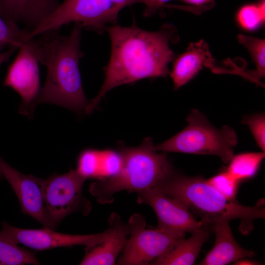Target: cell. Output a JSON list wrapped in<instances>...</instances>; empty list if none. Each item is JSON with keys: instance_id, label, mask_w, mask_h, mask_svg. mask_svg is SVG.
Listing matches in <instances>:
<instances>
[{"instance_id": "18", "label": "cell", "mask_w": 265, "mask_h": 265, "mask_svg": "<svg viewBox=\"0 0 265 265\" xmlns=\"http://www.w3.org/2000/svg\"><path fill=\"white\" fill-rule=\"evenodd\" d=\"M265 156L263 152L244 153L233 156L226 171L239 182L250 179L257 173Z\"/></svg>"}, {"instance_id": "14", "label": "cell", "mask_w": 265, "mask_h": 265, "mask_svg": "<svg viewBox=\"0 0 265 265\" xmlns=\"http://www.w3.org/2000/svg\"><path fill=\"white\" fill-rule=\"evenodd\" d=\"M212 60L208 44L204 40L190 43L186 51L176 56L169 73L174 88L177 90L191 80Z\"/></svg>"}, {"instance_id": "17", "label": "cell", "mask_w": 265, "mask_h": 265, "mask_svg": "<svg viewBox=\"0 0 265 265\" xmlns=\"http://www.w3.org/2000/svg\"><path fill=\"white\" fill-rule=\"evenodd\" d=\"M32 38L28 30L0 15V66Z\"/></svg>"}, {"instance_id": "27", "label": "cell", "mask_w": 265, "mask_h": 265, "mask_svg": "<svg viewBox=\"0 0 265 265\" xmlns=\"http://www.w3.org/2000/svg\"><path fill=\"white\" fill-rule=\"evenodd\" d=\"M234 265H259V264L256 262L252 260H250L247 258H242L234 262Z\"/></svg>"}, {"instance_id": "19", "label": "cell", "mask_w": 265, "mask_h": 265, "mask_svg": "<svg viewBox=\"0 0 265 265\" xmlns=\"http://www.w3.org/2000/svg\"><path fill=\"white\" fill-rule=\"evenodd\" d=\"M238 39L249 52L256 69L251 71L249 75L257 80L265 75V41L257 37L239 34Z\"/></svg>"}, {"instance_id": "25", "label": "cell", "mask_w": 265, "mask_h": 265, "mask_svg": "<svg viewBox=\"0 0 265 265\" xmlns=\"http://www.w3.org/2000/svg\"><path fill=\"white\" fill-rule=\"evenodd\" d=\"M172 0H143L145 5L143 15L145 17L152 16L156 13L161 7H164L166 3Z\"/></svg>"}, {"instance_id": "6", "label": "cell", "mask_w": 265, "mask_h": 265, "mask_svg": "<svg viewBox=\"0 0 265 265\" xmlns=\"http://www.w3.org/2000/svg\"><path fill=\"white\" fill-rule=\"evenodd\" d=\"M143 0H64L55 11L30 32L35 37L48 30L59 29L64 25L78 23L82 27L101 33L106 26L115 24L124 8Z\"/></svg>"}, {"instance_id": "1", "label": "cell", "mask_w": 265, "mask_h": 265, "mask_svg": "<svg viewBox=\"0 0 265 265\" xmlns=\"http://www.w3.org/2000/svg\"><path fill=\"white\" fill-rule=\"evenodd\" d=\"M111 42L109 60L104 82L97 95L89 102L85 113H91L110 90L146 78L165 77L169 64L177 56L170 43L177 41L176 27L165 24L155 31L135 25L106 26Z\"/></svg>"}, {"instance_id": "26", "label": "cell", "mask_w": 265, "mask_h": 265, "mask_svg": "<svg viewBox=\"0 0 265 265\" xmlns=\"http://www.w3.org/2000/svg\"><path fill=\"white\" fill-rule=\"evenodd\" d=\"M185 2L193 4L196 6H206L212 5L209 4L213 1V0H182Z\"/></svg>"}, {"instance_id": "16", "label": "cell", "mask_w": 265, "mask_h": 265, "mask_svg": "<svg viewBox=\"0 0 265 265\" xmlns=\"http://www.w3.org/2000/svg\"><path fill=\"white\" fill-rule=\"evenodd\" d=\"M208 227L192 233L187 239H180L169 250L150 264L156 265H191L197 259L203 244L209 238Z\"/></svg>"}, {"instance_id": "11", "label": "cell", "mask_w": 265, "mask_h": 265, "mask_svg": "<svg viewBox=\"0 0 265 265\" xmlns=\"http://www.w3.org/2000/svg\"><path fill=\"white\" fill-rule=\"evenodd\" d=\"M38 61L24 45L8 67L3 81V85L10 87L21 97L18 107L20 114L28 117L32 116L34 104L39 94L40 77Z\"/></svg>"}, {"instance_id": "24", "label": "cell", "mask_w": 265, "mask_h": 265, "mask_svg": "<svg viewBox=\"0 0 265 265\" xmlns=\"http://www.w3.org/2000/svg\"><path fill=\"white\" fill-rule=\"evenodd\" d=\"M243 124L249 127L258 146L265 151V117L263 113L244 117Z\"/></svg>"}, {"instance_id": "15", "label": "cell", "mask_w": 265, "mask_h": 265, "mask_svg": "<svg viewBox=\"0 0 265 265\" xmlns=\"http://www.w3.org/2000/svg\"><path fill=\"white\" fill-rule=\"evenodd\" d=\"M212 227L215 235L214 244L199 265H225L253 256L252 251L245 249L237 242L229 221L217 222Z\"/></svg>"}, {"instance_id": "12", "label": "cell", "mask_w": 265, "mask_h": 265, "mask_svg": "<svg viewBox=\"0 0 265 265\" xmlns=\"http://www.w3.org/2000/svg\"><path fill=\"white\" fill-rule=\"evenodd\" d=\"M0 173L8 181L16 194L22 213L32 217L44 227L54 230L44 206V179L19 172L0 156Z\"/></svg>"}, {"instance_id": "22", "label": "cell", "mask_w": 265, "mask_h": 265, "mask_svg": "<svg viewBox=\"0 0 265 265\" xmlns=\"http://www.w3.org/2000/svg\"><path fill=\"white\" fill-rule=\"evenodd\" d=\"M102 166L101 150L88 148L83 150L79 155L77 171L85 179L100 177Z\"/></svg>"}, {"instance_id": "4", "label": "cell", "mask_w": 265, "mask_h": 265, "mask_svg": "<svg viewBox=\"0 0 265 265\" xmlns=\"http://www.w3.org/2000/svg\"><path fill=\"white\" fill-rule=\"evenodd\" d=\"M154 187L182 203L208 227L236 219L251 222L265 216L263 204L251 207L230 201L203 178L186 177L174 171Z\"/></svg>"}, {"instance_id": "10", "label": "cell", "mask_w": 265, "mask_h": 265, "mask_svg": "<svg viewBox=\"0 0 265 265\" xmlns=\"http://www.w3.org/2000/svg\"><path fill=\"white\" fill-rule=\"evenodd\" d=\"M107 233L106 229L95 234L70 235L58 233L45 227L39 229L19 228L3 222L0 238L13 244H21L34 250H43L76 245H94L102 242Z\"/></svg>"}, {"instance_id": "7", "label": "cell", "mask_w": 265, "mask_h": 265, "mask_svg": "<svg viewBox=\"0 0 265 265\" xmlns=\"http://www.w3.org/2000/svg\"><path fill=\"white\" fill-rule=\"evenodd\" d=\"M86 180L76 169H71L62 175L54 173L44 179V206L54 229L72 213L80 212L87 215L90 212L91 204L82 193Z\"/></svg>"}, {"instance_id": "13", "label": "cell", "mask_w": 265, "mask_h": 265, "mask_svg": "<svg viewBox=\"0 0 265 265\" xmlns=\"http://www.w3.org/2000/svg\"><path fill=\"white\" fill-rule=\"evenodd\" d=\"M108 221L109 227L106 238L99 243L86 246L85 255L80 265L115 264L117 256L125 246L130 230L128 223H124L116 213H112Z\"/></svg>"}, {"instance_id": "9", "label": "cell", "mask_w": 265, "mask_h": 265, "mask_svg": "<svg viewBox=\"0 0 265 265\" xmlns=\"http://www.w3.org/2000/svg\"><path fill=\"white\" fill-rule=\"evenodd\" d=\"M137 194L138 203L149 205L155 211L159 229L184 237L186 232L193 233L207 226L201 220H196L182 203L155 187Z\"/></svg>"}, {"instance_id": "5", "label": "cell", "mask_w": 265, "mask_h": 265, "mask_svg": "<svg viewBox=\"0 0 265 265\" xmlns=\"http://www.w3.org/2000/svg\"><path fill=\"white\" fill-rule=\"evenodd\" d=\"M186 120L187 125L182 131L154 146L155 149L163 153L215 155L224 163L229 162L238 143L236 133L232 128L225 125L216 129L203 113L194 109Z\"/></svg>"}, {"instance_id": "28", "label": "cell", "mask_w": 265, "mask_h": 265, "mask_svg": "<svg viewBox=\"0 0 265 265\" xmlns=\"http://www.w3.org/2000/svg\"><path fill=\"white\" fill-rule=\"evenodd\" d=\"M2 178H3V177H2V175H1V174L0 173V180L2 179Z\"/></svg>"}, {"instance_id": "21", "label": "cell", "mask_w": 265, "mask_h": 265, "mask_svg": "<svg viewBox=\"0 0 265 265\" xmlns=\"http://www.w3.org/2000/svg\"><path fill=\"white\" fill-rule=\"evenodd\" d=\"M39 265L33 253L0 238V265Z\"/></svg>"}, {"instance_id": "2", "label": "cell", "mask_w": 265, "mask_h": 265, "mask_svg": "<svg viewBox=\"0 0 265 265\" xmlns=\"http://www.w3.org/2000/svg\"><path fill=\"white\" fill-rule=\"evenodd\" d=\"M82 27L78 23L69 35L59 29L48 30L32 37L25 45L38 62L47 68L46 79L35 102L60 106L78 114L89 103L84 94L79 69L83 53L80 49Z\"/></svg>"}, {"instance_id": "8", "label": "cell", "mask_w": 265, "mask_h": 265, "mask_svg": "<svg viewBox=\"0 0 265 265\" xmlns=\"http://www.w3.org/2000/svg\"><path fill=\"white\" fill-rule=\"evenodd\" d=\"M128 225L130 237L127 240L123 254L118 259V265H148L184 238L158 228L147 229L144 217L139 213L132 215Z\"/></svg>"}, {"instance_id": "3", "label": "cell", "mask_w": 265, "mask_h": 265, "mask_svg": "<svg viewBox=\"0 0 265 265\" xmlns=\"http://www.w3.org/2000/svg\"><path fill=\"white\" fill-rule=\"evenodd\" d=\"M152 138H145L137 147L120 146L119 171L106 179H97L89 191L101 204L113 201L115 193L127 190L138 192L154 187L174 171L166 154L154 148Z\"/></svg>"}, {"instance_id": "20", "label": "cell", "mask_w": 265, "mask_h": 265, "mask_svg": "<svg viewBox=\"0 0 265 265\" xmlns=\"http://www.w3.org/2000/svg\"><path fill=\"white\" fill-rule=\"evenodd\" d=\"M265 0L241 6L236 15V20L239 26L247 31L258 29L265 23Z\"/></svg>"}, {"instance_id": "23", "label": "cell", "mask_w": 265, "mask_h": 265, "mask_svg": "<svg viewBox=\"0 0 265 265\" xmlns=\"http://www.w3.org/2000/svg\"><path fill=\"white\" fill-rule=\"evenodd\" d=\"M209 184L227 199L235 201L239 182L227 171L220 172L208 180Z\"/></svg>"}]
</instances>
